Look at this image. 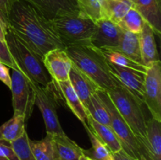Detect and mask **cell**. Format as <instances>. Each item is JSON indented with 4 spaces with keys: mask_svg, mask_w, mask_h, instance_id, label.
I'll use <instances>...</instances> for the list:
<instances>
[{
    "mask_svg": "<svg viewBox=\"0 0 161 160\" xmlns=\"http://www.w3.org/2000/svg\"><path fill=\"white\" fill-rule=\"evenodd\" d=\"M6 27L42 57L50 50L65 48L50 20L24 0H14Z\"/></svg>",
    "mask_w": 161,
    "mask_h": 160,
    "instance_id": "6da1fadb",
    "label": "cell"
},
{
    "mask_svg": "<svg viewBox=\"0 0 161 160\" xmlns=\"http://www.w3.org/2000/svg\"><path fill=\"white\" fill-rule=\"evenodd\" d=\"M64 50L72 64L86 74L100 89L108 90L119 84L112 75L108 61L100 49L88 43L68 45Z\"/></svg>",
    "mask_w": 161,
    "mask_h": 160,
    "instance_id": "7a4b0ae2",
    "label": "cell"
},
{
    "mask_svg": "<svg viewBox=\"0 0 161 160\" xmlns=\"http://www.w3.org/2000/svg\"><path fill=\"white\" fill-rule=\"evenodd\" d=\"M5 42L20 72L32 82L47 87L52 78L44 65L43 57L8 27H6Z\"/></svg>",
    "mask_w": 161,
    "mask_h": 160,
    "instance_id": "3957f363",
    "label": "cell"
},
{
    "mask_svg": "<svg viewBox=\"0 0 161 160\" xmlns=\"http://www.w3.org/2000/svg\"><path fill=\"white\" fill-rule=\"evenodd\" d=\"M123 119L138 139L146 160H149L146 152V119L142 104L122 85L105 90Z\"/></svg>",
    "mask_w": 161,
    "mask_h": 160,
    "instance_id": "277c9868",
    "label": "cell"
},
{
    "mask_svg": "<svg viewBox=\"0 0 161 160\" xmlns=\"http://www.w3.org/2000/svg\"><path fill=\"white\" fill-rule=\"evenodd\" d=\"M50 20L53 30L65 47L91 43L95 23L80 13L58 16Z\"/></svg>",
    "mask_w": 161,
    "mask_h": 160,
    "instance_id": "5b68a950",
    "label": "cell"
},
{
    "mask_svg": "<svg viewBox=\"0 0 161 160\" xmlns=\"http://www.w3.org/2000/svg\"><path fill=\"white\" fill-rule=\"evenodd\" d=\"M97 93L108 110L111 121V128L120 142L123 150L133 159L146 160L138 139L117 111L106 91L99 89Z\"/></svg>",
    "mask_w": 161,
    "mask_h": 160,
    "instance_id": "8992f818",
    "label": "cell"
},
{
    "mask_svg": "<svg viewBox=\"0 0 161 160\" xmlns=\"http://www.w3.org/2000/svg\"><path fill=\"white\" fill-rule=\"evenodd\" d=\"M11 86L12 103L14 114L24 115L28 121L32 114L35 106V91L32 81L21 72L11 69Z\"/></svg>",
    "mask_w": 161,
    "mask_h": 160,
    "instance_id": "52a82bcc",
    "label": "cell"
},
{
    "mask_svg": "<svg viewBox=\"0 0 161 160\" xmlns=\"http://www.w3.org/2000/svg\"><path fill=\"white\" fill-rule=\"evenodd\" d=\"M32 87L36 96L35 104L37 105L42 113L47 133L65 134L58 120L57 115L58 100L50 87V83L47 87H42L39 84L32 82Z\"/></svg>",
    "mask_w": 161,
    "mask_h": 160,
    "instance_id": "ba28073f",
    "label": "cell"
},
{
    "mask_svg": "<svg viewBox=\"0 0 161 160\" xmlns=\"http://www.w3.org/2000/svg\"><path fill=\"white\" fill-rule=\"evenodd\" d=\"M145 104L152 118L161 122V64L157 62L147 68L145 78Z\"/></svg>",
    "mask_w": 161,
    "mask_h": 160,
    "instance_id": "9c48e42d",
    "label": "cell"
},
{
    "mask_svg": "<svg viewBox=\"0 0 161 160\" xmlns=\"http://www.w3.org/2000/svg\"><path fill=\"white\" fill-rule=\"evenodd\" d=\"M108 65L112 75L119 84L124 86L142 104H145L146 73L135 69L121 67L108 61Z\"/></svg>",
    "mask_w": 161,
    "mask_h": 160,
    "instance_id": "30bf717a",
    "label": "cell"
},
{
    "mask_svg": "<svg viewBox=\"0 0 161 160\" xmlns=\"http://www.w3.org/2000/svg\"><path fill=\"white\" fill-rule=\"evenodd\" d=\"M123 29L114 22L102 18L95 22L91 43L97 49L117 48Z\"/></svg>",
    "mask_w": 161,
    "mask_h": 160,
    "instance_id": "8fae6325",
    "label": "cell"
},
{
    "mask_svg": "<svg viewBox=\"0 0 161 160\" xmlns=\"http://www.w3.org/2000/svg\"><path fill=\"white\" fill-rule=\"evenodd\" d=\"M43 63L50 77L55 82L69 80L72 61L64 49H54L43 56Z\"/></svg>",
    "mask_w": 161,
    "mask_h": 160,
    "instance_id": "7c38bea8",
    "label": "cell"
},
{
    "mask_svg": "<svg viewBox=\"0 0 161 160\" xmlns=\"http://www.w3.org/2000/svg\"><path fill=\"white\" fill-rule=\"evenodd\" d=\"M39 11L48 20L58 16L79 13V9L70 0H24Z\"/></svg>",
    "mask_w": 161,
    "mask_h": 160,
    "instance_id": "4fadbf2b",
    "label": "cell"
},
{
    "mask_svg": "<svg viewBox=\"0 0 161 160\" xmlns=\"http://www.w3.org/2000/svg\"><path fill=\"white\" fill-rule=\"evenodd\" d=\"M69 80L82 104L86 110L91 96L100 88L86 74L72 64L69 72Z\"/></svg>",
    "mask_w": 161,
    "mask_h": 160,
    "instance_id": "5bb4252c",
    "label": "cell"
},
{
    "mask_svg": "<svg viewBox=\"0 0 161 160\" xmlns=\"http://www.w3.org/2000/svg\"><path fill=\"white\" fill-rule=\"evenodd\" d=\"M50 139L54 160H79L84 154V149L66 134H50Z\"/></svg>",
    "mask_w": 161,
    "mask_h": 160,
    "instance_id": "9a60e30c",
    "label": "cell"
},
{
    "mask_svg": "<svg viewBox=\"0 0 161 160\" xmlns=\"http://www.w3.org/2000/svg\"><path fill=\"white\" fill-rule=\"evenodd\" d=\"M154 35L153 28L146 22L138 34L142 64L147 68L155 63L160 62Z\"/></svg>",
    "mask_w": 161,
    "mask_h": 160,
    "instance_id": "2e32d148",
    "label": "cell"
},
{
    "mask_svg": "<svg viewBox=\"0 0 161 160\" xmlns=\"http://www.w3.org/2000/svg\"><path fill=\"white\" fill-rule=\"evenodd\" d=\"M135 8L146 22L150 25L154 33L160 35L161 0H134Z\"/></svg>",
    "mask_w": 161,
    "mask_h": 160,
    "instance_id": "e0dca14e",
    "label": "cell"
},
{
    "mask_svg": "<svg viewBox=\"0 0 161 160\" xmlns=\"http://www.w3.org/2000/svg\"><path fill=\"white\" fill-rule=\"evenodd\" d=\"M55 84H56L58 90L60 91L61 95L64 97L66 104L70 108L71 111L83 122V125L87 124L86 119H87V116L89 115V114L85 109L83 105L82 104L78 96L74 91L72 86H71L69 80L62 82H55Z\"/></svg>",
    "mask_w": 161,
    "mask_h": 160,
    "instance_id": "ac0fdd59",
    "label": "cell"
},
{
    "mask_svg": "<svg viewBox=\"0 0 161 160\" xmlns=\"http://www.w3.org/2000/svg\"><path fill=\"white\" fill-rule=\"evenodd\" d=\"M146 152L149 160H161V122L153 118L146 121Z\"/></svg>",
    "mask_w": 161,
    "mask_h": 160,
    "instance_id": "d6986e66",
    "label": "cell"
},
{
    "mask_svg": "<svg viewBox=\"0 0 161 160\" xmlns=\"http://www.w3.org/2000/svg\"><path fill=\"white\" fill-rule=\"evenodd\" d=\"M102 18L118 24L129 9L135 6L132 0H100Z\"/></svg>",
    "mask_w": 161,
    "mask_h": 160,
    "instance_id": "ffe728a7",
    "label": "cell"
},
{
    "mask_svg": "<svg viewBox=\"0 0 161 160\" xmlns=\"http://www.w3.org/2000/svg\"><path fill=\"white\" fill-rule=\"evenodd\" d=\"M86 122L93 133L104 144L107 146L112 153H115V152L122 150L120 142L111 127L99 123L98 122L93 119L90 115L87 116Z\"/></svg>",
    "mask_w": 161,
    "mask_h": 160,
    "instance_id": "44dd1931",
    "label": "cell"
},
{
    "mask_svg": "<svg viewBox=\"0 0 161 160\" xmlns=\"http://www.w3.org/2000/svg\"><path fill=\"white\" fill-rule=\"evenodd\" d=\"M115 49L125 55L129 59L138 64H143L138 34L123 30L119 45Z\"/></svg>",
    "mask_w": 161,
    "mask_h": 160,
    "instance_id": "7402d4cb",
    "label": "cell"
},
{
    "mask_svg": "<svg viewBox=\"0 0 161 160\" xmlns=\"http://www.w3.org/2000/svg\"><path fill=\"white\" fill-rule=\"evenodd\" d=\"M25 119L20 114H14L13 118L0 126V141L12 142L23 136L26 132Z\"/></svg>",
    "mask_w": 161,
    "mask_h": 160,
    "instance_id": "603a6c76",
    "label": "cell"
},
{
    "mask_svg": "<svg viewBox=\"0 0 161 160\" xmlns=\"http://www.w3.org/2000/svg\"><path fill=\"white\" fill-rule=\"evenodd\" d=\"M86 111L93 119L99 123L111 127V121L108 110L97 92L94 93L90 98Z\"/></svg>",
    "mask_w": 161,
    "mask_h": 160,
    "instance_id": "cb8c5ba5",
    "label": "cell"
},
{
    "mask_svg": "<svg viewBox=\"0 0 161 160\" xmlns=\"http://www.w3.org/2000/svg\"><path fill=\"white\" fill-rule=\"evenodd\" d=\"M83 125L92 144V148L91 150H84L85 155H88L94 160H113V155H112L113 153L110 152L107 146L97 137V136L88 126L87 124Z\"/></svg>",
    "mask_w": 161,
    "mask_h": 160,
    "instance_id": "d4e9b609",
    "label": "cell"
},
{
    "mask_svg": "<svg viewBox=\"0 0 161 160\" xmlns=\"http://www.w3.org/2000/svg\"><path fill=\"white\" fill-rule=\"evenodd\" d=\"M100 50H102V53L108 62H111L121 67H128V68L135 69V70L146 73L147 67L146 66L129 59L125 55H124L116 49H100Z\"/></svg>",
    "mask_w": 161,
    "mask_h": 160,
    "instance_id": "484cf974",
    "label": "cell"
},
{
    "mask_svg": "<svg viewBox=\"0 0 161 160\" xmlns=\"http://www.w3.org/2000/svg\"><path fill=\"white\" fill-rule=\"evenodd\" d=\"M28 144L36 160H54L50 133L40 141H32L28 137Z\"/></svg>",
    "mask_w": 161,
    "mask_h": 160,
    "instance_id": "4316f807",
    "label": "cell"
},
{
    "mask_svg": "<svg viewBox=\"0 0 161 160\" xmlns=\"http://www.w3.org/2000/svg\"><path fill=\"white\" fill-rule=\"evenodd\" d=\"M146 20L133 6L128 10L122 20L117 24L123 30L139 34L144 27Z\"/></svg>",
    "mask_w": 161,
    "mask_h": 160,
    "instance_id": "83f0119b",
    "label": "cell"
},
{
    "mask_svg": "<svg viewBox=\"0 0 161 160\" xmlns=\"http://www.w3.org/2000/svg\"><path fill=\"white\" fill-rule=\"evenodd\" d=\"M79 13L95 23L102 18L100 0H75Z\"/></svg>",
    "mask_w": 161,
    "mask_h": 160,
    "instance_id": "f1b7e54d",
    "label": "cell"
},
{
    "mask_svg": "<svg viewBox=\"0 0 161 160\" xmlns=\"http://www.w3.org/2000/svg\"><path fill=\"white\" fill-rule=\"evenodd\" d=\"M14 152L18 156L19 160H36L28 144V136L25 132L21 137L10 142Z\"/></svg>",
    "mask_w": 161,
    "mask_h": 160,
    "instance_id": "f546056e",
    "label": "cell"
},
{
    "mask_svg": "<svg viewBox=\"0 0 161 160\" xmlns=\"http://www.w3.org/2000/svg\"><path fill=\"white\" fill-rule=\"evenodd\" d=\"M0 62L6 64L11 69L20 71L18 66L17 65L14 58L11 56V53L8 49L6 42H3L2 40H0Z\"/></svg>",
    "mask_w": 161,
    "mask_h": 160,
    "instance_id": "4dcf8cb0",
    "label": "cell"
},
{
    "mask_svg": "<svg viewBox=\"0 0 161 160\" xmlns=\"http://www.w3.org/2000/svg\"><path fill=\"white\" fill-rule=\"evenodd\" d=\"M0 156L5 157L9 160H19L10 143L7 141H0Z\"/></svg>",
    "mask_w": 161,
    "mask_h": 160,
    "instance_id": "1f68e13d",
    "label": "cell"
},
{
    "mask_svg": "<svg viewBox=\"0 0 161 160\" xmlns=\"http://www.w3.org/2000/svg\"><path fill=\"white\" fill-rule=\"evenodd\" d=\"M13 2L14 0H0V20L4 24L5 27L7 26L8 17Z\"/></svg>",
    "mask_w": 161,
    "mask_h": 160,
    "instance_id": "d6a6232c",
    "label": "cell"
},
{
    "mask_svg": "<svg viewBox=\"0 0 161 160\" xmlns=\"http://www.w3.org/2000/svg\"><path fill=\"white\" fill-rule=\"evenodd\" d=\"M0 80L10 89L11 75L9 74V67L1 62H0Z\"/></svg>",
    "mask_w": 161,
    "mask_h": 160,
    "instance_id": "836d02e7",
    "label": "cell"
},
{
    "mask_svg": "<svg viewBox=\"0 0 161 160\" xmlns=\"http://www.w3.org/2000/svg\"><path fill=\"white\" fill-rule=\"evenodd\" d=\"M112 155H113V160H135L130 158L123 149L119 152L113 153Z\"/></svg>",
    "mask_w": 161,
    "mask_h": 160,
    "instance_id": "e575fe53",
    "label": "cell"
},
{
    "mask_svg": "<svg viewBox=\"0 0 161 160\" xmlns=\"http://www.w3.org/2000/svg\"><path fill=\"white\" fill-rule=\"evenodd\" d=\"M5 33H6V27L4 24L0 20V40L5 42Z\"/></svg>",
    "mask_w": 161,
    "mask_h": 160,
    "instance_id": "d590c367",
    "label": "cell"
},
{
    "mask_svg": "<svg viewBox=\"0 0 161 160\" xmlns=\"http://www.w3.org/2000/svg\"><path fill=\"white\" fill-rule=\"evenodd\" d=\"M79 160H94V159H93L92 158H91V157L88 156V155H85V154H83V155L80 157Z\"/></svg>",
    "mask_w": 161,
    "mask_h": 160,
    "instance_id": "8d00e7d4",
    "label": "cell"
},
{
    "mask_svg": "<svg viewBox=\"0 0 161 160\" xmlns=\"http://www.w3.org/2000/svg\"><path fill=\"white\" fill-rule=\"evenodd\" d=\"M0 160H9L8 158H5V157H3V156H0Z\"/></svg>",
    "mask_w": 161,
    "mask_h": 160,
    "instance_id": "74e56055",
    "label": "cell"
},
{
    "mask_svg": "<svg viewBox=\"0 0 161 160\" xmlns=\"http://www.w3.org/2000/svg\"><path fill=\"white\" fill-rule=\"evenodd\" d=\"M70 1H71V2H72V3H73V4H75V6H77V5H76V1H75V0H70Z\"/></svg>",
    "mask_w": 161,
    "mask_h": 160,
    "instance_id": "f35d334b",
    "label": "cell"
},
{
    "mask_svg": "<svg viewBox=\"0 0 161 160\" xmlns=\"http://www.w3.org/2000/svg\"><path fill=\"white\" fill-rule=\"evenodd\" d=\"M132 1H133V2H134V0H132Z\"/></svg>",
    "mask_w": 161,
    "mask_h": 160,
    "instance_id": "ab89813d",
    "label": "cell"
}]
</instances>
